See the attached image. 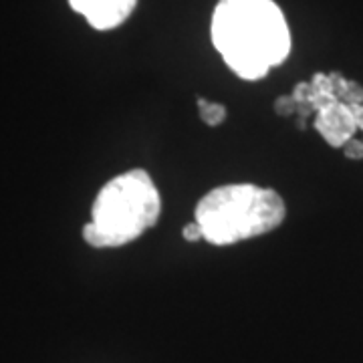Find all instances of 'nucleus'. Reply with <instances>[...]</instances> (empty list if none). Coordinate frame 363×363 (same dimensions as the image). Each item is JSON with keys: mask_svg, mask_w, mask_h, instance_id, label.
Returning <instances> with one entry per match:
<instances>
[{"mask_svg": "<svg viewBox=\"0 0 363 363\" xmlns=\"http://www.w3.org/2000/svg\"><path fill=\"white\" fill-rule=\"evenodd\" d=\"M194 216L206 242L228 247L277 230L285 220L286 206L277 190L257 184H226L202 196Z\"/></svg>", "mask_w": 363, "mask_h": 363, "instance_id": "nucleus-3", "label": "nucleus"}, {"mask_svg": "<svg viewBox=\"0 0 363 363\" xmlns=\"http://www.w3.org/2000/svg\"><path fill=\"white\" fill-rule=\"evenodd\" d=\"M184 240H188V242H198V240H204V233H202V228H200V224L198 222H192V224H188L186 228H184Z\"/></svg>", "mask_w": 363, "mask_h": 363, "instance_id": "nucleus-7", "label": "nucleus"}, {"mask_svg": "<svg viewBox=\"0 0 363 363\" xmlns=\"http://www.w3.org/2000/svg\"><path fill=\"white\" fill-rule=\"evenodd\" d=\"M315 128L333 147H339L345 142H350V138L353 135V131L359 128V123H357L353 107L337 101L317 113Z\"/></svg>", "mask_w": 363, "mask_h": 363, "instance_id": "nucleus-5", "label": "nucleus"}, {"mask_svg": "<svg viewBox=\"0 0 363 363\" xmlns=\"http://www.w3.org/2000/svg\"><path fill=\"white\" fill-rule=\"evenodd\" d=\"M198 111H200V117L202 121L210 125V128H216L224 123L226 119V107L220 104H214V101H206V99H198Z\"/></svg>", "mask_w": 363, "mask_h": 363, "instance_id": "nucleus-6", "label": "nucleus"}, {"mask_svg": "<svg viewBox=\"0 0 363 363\" xmlns=\"http://www.w3.org/2000/svg\"><path fill=\"white\" fill-rule=\"evenodd\" d=\"M69 6L95 30H111L130 18L138 0H69Z\"/></svg>", "mask_w": 363, "mask_h": 363, "instance_id": "nucleus-4", "label": "nucleus"}, {"mask_svg": "<svg viewBox=\"0 0 363 363\" xmlns=\"http://www.w3.org/2000/svg\"><path fill=\"white\" fill-rule=\"evenodd\" d=\"M162 214V198L145 169H130L109 180L91 206V220L83 228L93 248H119L150 230Z\"/></svg>", "mask_w": 363, "mask_h": 363, "instance_id": "nucleus-2", "label": "nucleus"}, {"mask_svg": "<svg viewBox=\"0 0 363 363\" xmlns=\"http://www.w3.org/2000/svg\"><path fill=\"white\" fill-rule=\"evenodd\" d=\"M210 37L234 75L262 79L291 52V28L274 0H218Z\"/></svg>", "mask_w": 363, "mask_h": 363, "instance_id": "nucleus-1", "label": "nucleus"}]
</instances>
